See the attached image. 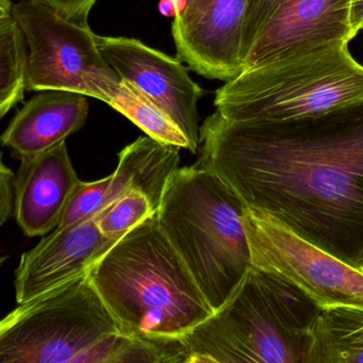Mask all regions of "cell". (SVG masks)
<instances>
[{"label":"cell","mask_w":363,"mask_h":363,"mask_svg":"<svg viewBox=\"0 0 363 363\" xmlns=\"http://www.w3.org/2000/svg\"><path fill=\"white\" fill-rule=\"evenodd\" d=\"M351 4L352 0H283L247 51L245 70L351 42Z\"/></svg>","instance_id":"8fae6325"},{"label":"cell","mask_w":363,"mask_h":363,"mask_svg":"<svg viewBox=\"0 0 363 363\" xmlns=\"http://www.w3.org/2000/svg\"><path fill=\"white\" fill-rule=\"evenodd\" d=\"M15 174L4 163L1 151H0V228L10 220L13 215V185Z\"/></svg>","instance_id":"7402d4cb"},{"label":"cell","mask_w":363,"mask_h":363,"mask_svg":"<svg viewBox=\"0 0 363 363\" xmlns=\"http://www.w3.org/2000/svg\"><path fill=\"white\" fill-rule=\"evenodd\" d=\"M336 42L243 70L217 90L213 106L233 121L315 117L363 99V65Z\"/></svg>","instance_id":"8992f818"},{"label":"cell","mask_w":363,"mask_h":363,"mask_svg":"<svg viewBox=\"0 0 363 363\" xmlns=\"http://www.w3.org/2000/svg\"><path fill=\"white\" fill-rule=\"evenodd\" d=\"M238 194L217 174L194 164L170 177L157 223L213 313L234 296L252 266Z\"/></svg>","instance_id":"5b68a950"},{"label":"cell","mask_w":363,"mask_h":363,"mask_svg":"<svg viewBox=\"0 0 363 363\" xmlns=\"http://www.w3.org/2000/svg\"><path fill=\"white\" fill-rule=\"evenodd\" d=\"M281 2L283 0H247L241 42L242 61H245V55L251 48L256 36Z\"/></svg>","instance_id":"ffe728a7"},{"label":"cell","mask_w":363,"mask_h":363,"mask_svg":"<svg viewBox=\"0 0 363 363\" xmlns=\"http://www.w3.org/2000/svg\"><path fill=\"white\" fill-rule=\"evenodd\" d=\"M363 25V0H352L351 29L353 38L362 30Z\"/></svg>","instance_id":"cb8c5ba5"},{"label":"cell","mask_w":363,"mask_h":363,"mask_svg":"<svg viewBox=\"0 0 363 363\" xmlns=\"http://www.w3.org/2000/svg\"><path fill=\"white\" fill-rule=\"evenodd\" d=\"M247 0H191L174 17L178 59L213 80H232L243 70L241 42Z\"/></svg>","instance_id":"30bf717a"},{"label":"cell","mask_w":363,"mask_h":363,"mask_svg":"<svg viewBox=\"0 0 363 363\" xmlns=\"http://www.w3.org/2000/svg\"><path fill=\"white\" fill-rule=\"evenodd\" d=\"M96 40L119 80L132 83L160 107L187 136L196 153L200 145L198 102L204 91L183 62L138 38L96 34Z\"/></svg>","instance_id":"9c48e42d"},{"label":"cell","mask_w":363,"mask_h":363,"mask_svg":"<svg viewBox=\"0 0 363 363\" xmlns=\"http://www.w3.org/2000/svg\"><path fill=\"white\" fill-rule=\"evenodd\" d=\"M165 363L160 345L123 336L87 273L0 320V363Z\"/></svg>","instance_id":"277c9868"},{"label":"cell","mask_w":363,"mask_h":363,"mask_svg":"<svg viewBox=\"0 0 363 363\" xmlns=\"http://www.w3.org/2000/svg\"><path fill=\"white\" fill-rule=\"evenodd\" d=\"M6 260H8V256L2 255V254H0V268L4 266V262H6Z\"/></svg>","instance_id":"4316f807"},{"label":"cell","mask_w":363,"mask_h":363,"mask_svg":"<svg viewBox=\"0 0 363 363\" xmlns=\"http://www.w3.org/2000/svg\"><path fill=\"white\" fill-rule=\"evenodd\" d=\"M86 96L61 90H42L25 102L0 136V144L19 160L65 142L86 123Z\"/></svg>","instance_id":"5bb4252c"},{"label":"cell","mask_w":363,"mask_h":363,"mask_svg":"<svg viewBox=\"0 0 363 363\" xmlns=\"http://www.w3.org/2000/svg\"><path fill=\"white\" fill-rule=\"evenodd\" d=\"M363 363V307H324L311 332L309 363Z\"/></svg>","instance_id":"9a60e30c"},{"label":"cell","mask_w":363,"mask_h":363,"mask_svg":"<svg viewBox=\"0 0 363 363\" xmlns=\"http://www.w3.org/2000/svg\"><path fill=\"white\" fill-rule=\"evenodd\" d=\"M27 44L26 92L61 90L108 102L119 78L102 57L89 25L32 0L13 4Z\"/></svg>","instance_id":"52a82bcc"},{"label":"cell","mask_w":363,"mask_h":363,"mask_svg":"<svg viewBox=\"0 0 363 363\" xmlns=\"http://www.w3.org/2000/svg\"><path fill=\"white\" fill-rule=\"evenodd\" d=\"M27 44L14 17L0 21V121L25 97Z\"/></svg>","instance_id":"e0dca14e"},{"label":"cell","mask_w":363,"mask_h":363,"mask_svg":"<svg viewBox=\"0 0 363 363\" xmlns=\"http://www.w3.org/2000/svg\"><path fill=\"white\" fill-rule=\"evenodd\" d=\"M13 4L10 0H0V21L12 16Z\"/></svg>","instance_id":"d4e9b609"},{"label":"cell","mask_w":363,"mask_h":363,"mask_svg":"<svg viewBox=\"0 0 363 363\" xmlns=\"http://www.w3.org/2000/svg\"><path fill=\"white\" fill-rule=\"evenodd\" d=\"M155 213L157 210L144 193L132 191L108 205L96 215L95 219L104 236L118 241Z\"/></svg>","instance_id":"ac0fdd59"},{"label":"cell","mask_w":363,"mask_h":363,"mask_svg":"<svg viewBox=\"0 0 363 363\" xmlns=\"http://www.w3.org/2000/svg\"><path fill=\"white\" fill-rule=\"evenodd\" d=\"M87 276L121 334L133 340L178 341L213 313L157 213L112 245Z\"/></svg>","instance_id":"7a4b0ae2"},{"label":"cell","mask_w":363,"mask_h":363,"mask_svg":"<svg viewBox=\"0 0 363 363\" xmlns=\"http://www.w3.org/2000/svg\"><path fill=\"white\" fill-rule=\"evenodd\" d=\"M191 0H161L160 12L167 17H176L185 10Z\"/></svg>","instance_id":"603a6c76"},{"label":"cell","mask_w":363,"mask_h":363,"mask_svg":"<svg viewBox=\"0 0 363 363\" xmlns=\"http://www.w3.org/2000/svg\"><path fill=\"white\" fill-rule=\"evenodd\" d=\"M108 183L110 176L91 183L80 180L64 208L57 227H66L91 219L104 210L106 208Z\"/></svg>","instance_id":"d6986e66"},{"label":"cell","mask_w":363,"mask_h":363,"mask_svg":"<svg viewBox=\"0 0 363 363\" xmlns=\"http://www.w3.org/2000/svg\"><path fill=\"white\" fill-rule=\"evenodd\" d=\"M362 30H363V25H362Z\"/></svg>","instance_id":"83f0119b"},{"label":"cell","mask_w":363,"mask_h":363,"mask_svg":"<svg viewBox=\"0 0 363 363\" xmlns=\"http://www.w3.org/2000/svg\"><path fill=\"white\" fill-rule=\"evenodd\" d=\"M98 227L95 217L57 227L21 256L15 270L17 305L83 276L116 243Z\"/></svg>","instance_id":"7c38bea8"},{"label":"cell","mask_w":363,"mask_h":363,"mask_svg":"<svg viewBox=\"0 0 363 363\" xmlns=\"http://www.w3.org/2000/svg\"><path fill=\"white\" fill-rule=\"evenodd\" d=\"M252 266L281 275L321 308L363 307V273L301 238L270 215L245 208L242 217Z\"/></svg>","instance_id":"ba28073f"},{"label":"cell","mask_w":363,"mask_h":363,"mask_svg":"<svg viewBox=\"0 0 363 363\" xmlns=\"http://www.w3.org/2000/svg\"><path fill=\"white\" fill-rule=\"evenodd\" d=\"M356 268H357L358 270L362 271V272L363 273V253L362 254V256H360L357 264H356Z\"/></svg>","instance_id":"484cf974"},{"label":"cell","mask_w":363,"mask_h":363,"mask_svg":"<svg viewBox=\"0 0 363 363\" xmlns=\"http://www.w3.org/2000/svg\"><path fill=\"white\" fill-rule=\"evenodd\" d=\"M321 310L291 281L252 266L233 298L179 339L185 363H309Z\"/></svg>","instance_id":"3957f363"},{"label":"cell","mask_w":363,"mask_h":363,"mask_svg":"<svg viewBox=\"0 0 363 363\" xmlns=\"http://www.w3.org/2000/svg\"><path fill=\"white\" fill-rule=\"evenodd\" d=\"M79 183L66 142L21 159L13 185V217L23 234L33 238L55 229Z\"/></svg>","instance_id":"4fadbf2b"},{"label":"cell","mask_w":363,"mask_h":363,"mask_svg":"<svg viewBox=\"0 0 363 363\" xmlns=\"http://www.w3.org/2000/svg\"><path fill=\"white\" fill-rule=\"evenodd\" d=\"M42 2L52 8L61 16L81 25H89L91 9L98 0H32Z\"/></svg>","instance_id":"44dd1931"},{"label":"cell","mask_w":363,"mask_h":363,"mask_svg":"<svg viewBox=\"0 0 363 363\" xmlns=\"http://www.w3.org/2000/svg\"><path fill=\"white\" fill-rule=\"evenodd\" d=\"M199 166L245 206L355 266L363 253V99L315 117L200 127Z\"/></svg>","instance_id":"6da1fadb"},{"label":"cell","mask_w":363,"mask_h":363,"mask_svg":"<svg viewBox=\"0 0 363 363\" xmlns=\"http://www.w3.org/2000/svg\"><path fill=\"white\" fill-rule=\"evenodd\" d=\"M106 104L132 121L153 140L192 151L187 136L176 123L138 87L125 80L111 92Z\"/></svg>","instance_id":"2e32d148"}]
</instances>
